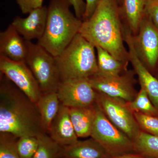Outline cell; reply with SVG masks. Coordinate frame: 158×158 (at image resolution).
<instances>
[{
	"mask_svg": "<svg viewBox=\"0 0 158 158\" xmlns=\"http://www.w3.org/2000/svg\"><path fill=\"white\" fill-rule=\"evenodd\" d=\"M35 104L39 112L43 127L48 134L52 122L60 107V102L57 92L43 93Z\"/></svg>",
	"mask_w": 158,
	"mask_h": 158,
	"instance_id": "d6986e66",
	"label": "cell"
},
{
	"mask_svg": "<svg viewBox=\"0 0 158 158\" xmlns=\"http://www.w3.org/2000/svg\"><path fill=\"white\" fill-rule=\"evenodd\" d=\"M140 129L144 132L158 137V116L134 113Z\"/></svg>",
	"mask_w": 158,
	"mask_h": 158,
	"instance_id": "484cf974",
	"label": "cell"
},
{
	"mask_svg": "<svg viewBox=\"0 0 158 158\" xmlns=\"http://www.w3.org/2000/svg\"><path fill=\"white\" fill-rule=\"evenodd\" d=\"M123 36L128 48L129 61L138 76L141 87L146 90L153 104L158 110V78L150 71L138 56L134 46L132 34L128 29L124 28Z\"/></svg>",
	"mask_w": 158,
	"mask_h": 158,
	"instance_id": "7c38bea8",
	"label": "cell"
},
{
	"mask_svg": "<svg viewBox=\"0 0 158 158\" xmlns=\"http://www.w3.org/2000/svg\"><path fill=\"white\" fill-rule=\"evenodd\" d=\"M48 16V7L43 6L34 9L26 18L15 17L11 25L27 41L39 40L45 31Z\"/></svg>",
	"mask_w": 158,
	"mask_h": 158,
	"instance_id": "4fadbf2b",
	"label": "cell"
},
{
	"mask_svg": "<svg viewBox=\"0 0 158 158\" xmlns=\"http://www.w3.org/2000/svg\"><path fill=\"white\" fill-rule=\"evenodd\" d=\"M70 6L67 0H50L48 7L45 31L37 44L55 58L78 34L83 22L71 11Z\"/></svg>",
	"mask_w": 158,
	"mask_h": 158,
	"instance_id": "3957f363",
	"label": "cell"
},
{
	"mask_svg": "<svg viewBox=\"0 0 158 158\" xmlns=\"http://www.w3.org/2000/svg\"><path fill=\"white\" fill-rule=\"evenodd\" d=\"M121 15L117 0H103L90 17L83 21L79 33L95 48H102L128 63L129 56L123 43Z\"/></svg>",
	"mask_w": 158,
	"mask_h": 158,
	"instance_id": "7a4b0ae2",
	"label": "cell"
},
{
	"mask_svg": "<svg viewBox=\"0 0 158 158\" xmlns=\"http://www.w3.org/2000/svg\"><path fill=\"white\" fill-rule=\"evenodd\" d=\"M102 1L103 0H85L86 7L83 21L90 17Z\"/></svg>",
	"mask_w": 158,
	"mask_h": 158,
	"instance_id": "f546056e",
	"label": "cell"
},
{
	"mask_svg": "<svg viewBox=\"0 0 158 158\" xmlns=\"http://www.w3.org/2000/svg\"><path fill=\"white\" fill-rule=\"evenodd\" d=\"M117 1L119 6H121L123 0H117Z\"/></svg>",
	"mask_w": 158,
	"mask_h": 158,
	"instance_id": "1f68e13d",
	"label": "cell"
},
{
	"mask_svg": "<svg viewBox=\"0 0 158 158\" xmlns=\"http://www.w3.org/2000/svg\"><path fill=\"white\" fill-rule=\"evenodd\" d=\"M22 13L28 14L34 9L42 7L43 0H16Z\"/></svg>",
	"mask_w": 158,
	"mask_h": 158,
	"instance_id": "4316f807",
	"label": "cell"
},
{
	"mask_svg": "<svg viewBox=\"0 0 158 158\" xmlns=\"http://www.w3.org/2000/svg\"><path fill=\"white\" fill-rule=\"evenodd\" d=\"M0 132L9 133L17 138L38 137L47 133L43 127L36 104L1 73Z\"/></svg>",
	"mask_w": 158,
	"mask_h": 158,
	"instance_id": "6da1fadb",
	"label": "cell"
},
{
	"mask_svg": "<svg viewBox=\"0 0 158 158\" xmlns=\"http://www.w3.org/2000/svg\"><path fill=\"white\" fill-rule=\"evenodd\" d=\"M133 141L135 152L151 158H158V137L141 130Z\"/></svg>",
	"mask_w": 158,
	"mask_h": 158,
	"instance_id": "44dd1931",
	"label": "cell"
},
{
	"mask_svg": "<svg viewBox=\"0 0 158 158\" xmlns=\"http://www.w3.org/2000/svg\"><path fill=\"white\" fill-rule=\"evenodd\" d=\"M96 103L108 119L132 141L141 131L127 102L97 92Z\"/></svg>",
	"mask_w": 158,
	"mask_h": 158,
	"instance_id": "52a82bcc",
	"label": "cell"
},
{
	"mask_svg": "<svg viewBox=\"0 0 158 158\" xmlns=\"http://www.w3.org/2000/svg\"><path fill=\"white\" fill-rule=\"evenodd\" d=\"M70 6L73 7L77 17L83 20L85 11L86 4L84 0H67Z\"/></svg>",
	"mask_w": 158,
	"mask_h": 158,
	"instance_id": "f1b7e54d",
	"label": "cell"
},
{
	"mask_svg": "<svg viewBox=\"0 0 158 158\" xmlns=\"http://www.w3.org/2000/svg\"><path fill=\"white\" fill-rule=\"evenodd\" d=\"M17 137L0 132V158H20L17 149Z\"/></svg>",
	"mask_w": 158,
	"mask_h": 158,
	"instance_id": "cb8c5ba5",
	"label": "cell"
},
{
	"mask_svg": "<svg viewBox=\"0 0 158 158\" xmlns=\"http://www.w3.org/2000/svg\"><path fill=\"white\" fill-rule=\"evenodd\" d=\"M97 105L96 118L90 137L98 142L111 158L135 152L132 140L115 126Z\"/></svg>",
	"mask_w": 158,
	"mask_h": 158,
	"instance_id": "8992f818",
	"label": "cell"
},
{
	"mask_svg": "<svg viewBox=\"0 0 158 158\" xmlns=\"http://www.w3.org/2000/svg\"><path fill=\"white\" fill-rule=\"evenodd\" d=\"M27 44L28 54L26 62L42 93L57 92L61 80L55 57L37 43L27 41Z\"/></svg>",
	"mask_w": 158,
	"mask_h": 158,
	"instance_id": "5b68a950",
	"label": "cell"
},
{
	"mask_svg": "<svg viewBox=\"0 0 158 158\" xmlns=\"http://www.w3.org/2000/svg\"><path fill=\"white\" fill-rule=\"evenodd\" d=\"M130 110L134 113H140L146 115L158 116V110L153 104L146 90L141 87L135 99L127 102Z\"/></svg>",
	"mask_w": 158,
	"mask_h": 158,
	"instance_id": "603a6c76",
	"label": "cell"
},
{
	"mask_svg": "<svg viewBox=\"0 0 158 158\" xmlns=\"http://www.w3.org/2000/svg\"><path fill=\"white\" fill-rule=\"evenodd\" d=\"M134 73L131 71L115 76L96 73L88 79L97 92L129 102L133 101L138 93L134 86Z\"/></svg>",
	"mask_w": 158,
	"mask_h": 158,
	"instance_id": "30bf717a",
	"label": "cell"
},
{
	"mask_svg": "<svg viewBox=\"0 0 158 158\" xmlns=\"http://www.w3.org/2000/svg\"><path fill=\"white\" fill-rule=\"evenodd\" d=\"M156 77L158 78V68L157 69L156 72Z\"/></svg>",
	"mask_w": 158,
	"mask_h": 158,
	"instance_id": "d6a6232c",
	"label": "cell"
},
{
	"mask_svg": "<svg viewBox=\"0 0 158 158\" xmlns=\"http://www.w3.org/2000/svg\"></svg>",
	"mask_w": 158,
	"mask_h": 158,
	"instance_id": "836d02e7",
	"label": "cell"
},
{
	"mask_svg": "<svg viewBox=\"0 0 158 158\" xmlns=\"http://www.w3.org/2000/svg\"><path fill=\"white\" fill-rule=\"evenodd\" d=\"M147 0H123L120 7L128 29L133 35L138 33L140 23L146 14Z\"/></svg>",
	"mask_w": 158,
	"mask_h": 158,
	"instance_id": "ac0fdd59",
	"label": "cell"
},
{
	"mask_svg": "<svg viewBox=\"0 0 158 158\" xmlns=\"http://www.w3.org/2000/svg\"><path fill=\"white\" fill-rule=\"evenodd\" d=\"M0 71L34 103L42 94L37 80L25 62H16L0 56Z\"/></svg>",
	"mask_w": 158,
	"mask_h": 158,
	"instance_id": "9c48e42d",
	"label": "cell"
},
{
	"mask_svg": "<svg viewBox=\"0 0 158 158\" xmlns=\"http://www.w3.org/2000/svg\"><path fill=\"white\" fill-rule=\"evenodd\" d=\"M95 48L79 33L55 58L61 82L69 79L89 78L97 73Z\"/></svg>",
	"mask_w": 158,
	"mask_h": 158,
	"instance_id": "277c9868",
	"label": "cell"
},
{
	"mask_svg": "<svg viewBox=\"0 0 158 158\" xmlns=\"http://www.w3.org/2000/svg\"><path fill=\"white\" fill-rule=\"evenodd\" d=\"M146 13L158 28V0H147Z\"/></svg>",
	"mask_w": 158,
	"mask_h": 158,
	"instance_id": "83f0119b",
	"label": "cell"
},
{
	"mask_svg": "<svg viewBox=\"0 0 158 158\" xmlns=\"http://www.w3.org/2000/svg\"><path fill=\"white\" fill-rule=\"evenodd\" d=\"M28 54L27 41L11 24L0 33V56L16 62H25Z\"/></svg>",
	"mask_w": 158,
	"mask_h": 158,
	"instance_id": "5bb4252c",
	"label": "cell"
},
{
	"mask_svg": "<svg viewBox=\"0 0 158 158\" xmlns=\"http://www.w3.org/2000/svg\"><path fill=\"white\" fill-rule=\"evenodd\" d=\"M38 147L33 158H59L62 147L54 141L47 133L38 137Z\"/></svg>",
	"mask_w": 158,
	"mask_h": 158,
	"instance_id": "7402d4cb",
	"label": "cell"
},
{
	"mask_svg": "<svg viewBox=\"0 0 158 158\" xmlns=\"http://www.w3.org/2000/svg\"><path fill=\"white\" fill-rule=\"evenodd\" d=\"M96 103L88 106L69 108L74 128L78 138L90 137L96 118Z\"/></svg>",
	"mask_w": 158,
	"mask_h": 158,
	"instance_id": "e0dca14e",
	"label": "cell"
},
{
	"mask_svg": "<svg viewBox=\"0 0 158 158\" xmlns=\"http://www.w3.org/2000/svg\"><path fill=\"white\" fill-rule=\"evenodd\" d=\"M111 158H151L138 152L130 153Z\"/></svg>",
	"mask_w": 158,
	"mask_h": 158,
	"instance_id": "4dcf8cb0",
	"label": "cell"
},
{
	"mask_svg": "<svg viewBox=\"0 0 158 158\" xmlns=\"http://www.w3.org/2000/svg\"><path fill=\"white\" fill-rule=\"evenodd\" d=\"M38 137L25 136L18 138L17 149L20 158H33L37 148Z\"/></svg>",
	"mask_w": 158,
	"mask_h": 158,
	"instance_id": "d4e9b609",
	"label": "cell"
},
{
	"mask_svg": "<svg viewBox=\"0 0 158 158\" xmlns=\"http://www.w3.org/2000/svg\"><path fill=\"white\" fill-rule=\"evenodd\" d=\"M48 134L62 147L72 145L78 141L71 120L69 108L61 103L59 111L52 122Z\"/></svg>",
	"mask_w": 158,
	"mask_h": 158,
	"instance_id": "9a60e30c",
	"label": "cell"
},
{
	"mask_svg": "<svg viewBox=\"0 0 158 158\" xmlns=\"http://www.w3.org/2000/svg\"><path fill=\"white\" fill-rule=\"evenodd\" d=\"M60 158H111L106 150L92 138L78 141L74 144L62 147Z\"/></svg>",
	"mask_w": 158,
	"mask_h": 158,
	"instance_id": "2e32d148",
	"label": "cell"
},
{
	"mask_svg": "<svg viewBox=\"0 0 158 158\" xmlns=\"http://www.w3.org/2000/svg\"><path fill=\"white\" fill-rule=\"evenodd\" d=\"M57 93L60 103L66 107L88 106L96 103L97 92L88 78L69 79L60 83Z\"/></svg>",
	"mask_w": 158,
	"mask_h": 158,
	"instance_id": "8fae6325",
	"label": "cell"
},
{
	"mask_svg": "<svg viewBox=\"0 0 158 158\" xmlns=\"http://www.w3.org/2000/svg\"><path fill=\"white\" fill-rule=\"evenodd\" d=\"M133 38L138 56L150 71L156 74L158 66V28L146 13Z\"/></svg>",
	"mask_w": 158,
	"mask_h": 158,
	"instance_id": "ba28073f",
	"label": "cell"
},
{
	"mask_svg": "<svg viewBox=\"0 0 158 158\" xmlns=\"http://www.w3.org/2000/svg\"><path fill=\"white\" fill-rule=\"evenodd\" d=\"M97 59V74L105 76L118 75L127 71V63L122 62L101 47L95 48Z\"/></svg>",
	"mask_w": 158,
	"mask_h": 158,
	"instance_id": "ffe728a7",
	"label": "cell"
}]
</instances>
